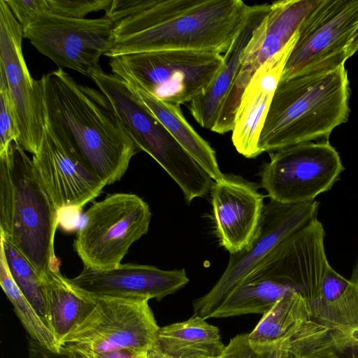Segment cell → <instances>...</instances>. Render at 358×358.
<instances>
[{"label":"cell","mask_w":358,"mask_h":358,"mask_svg":"<svg viewBox=\"0 0 358 358\" xmlns=\"http://www.w3.org/2000/svg\"><path fill=\"white\" fill-rule=\"evenodd\" d=\"M41 79L46 124L106 185L119 181L139 149L107 98L61 68Z\"/></svg>","instance_id":"1"},{"label":"cell","mask_w":358,"mask_h":358,"mask_svg":"<svg viewBox=\"0 0 358 358\" xmlns=\"http://www.w3.org/2000/svg\"><path fill=\"white\" fill-rule=\"evenodd\" d=\"M251 8L241 0H149L142 10L115 23L105 55L166 50L224 55Z\"/></svg>","instance_id":"2"},{"label":"cell","mask_w":358,"mask_h":358,"mask_svg":"<svg viewBox=\"0 0 358 358\" xmlns=\"http://www.w3.org/2000/svg\"><path fill=\"white\" fill-rule=\"evenodd\" d=\"M349 84L345 64L280 80L261 132V152L328 141L333 129L348 120Z\"/></svg>","instance_id":"3"},{"label":"cell","mask_w":358,"mask_h":358,"mask_svg":"<svg viewBox=\"0 0 358 358\" xmlns=\"http://www.w3.org/2000/svg\"><path fill=\"white\" fill-rule=\"evenodd\" d=\"M60 215L17 141L0 155V236L43 275L59 269L54 240Z\"/></svg>","instance_id":"4"},{"label":"cell","mask_w":358,"mask_h":358,"mask_svg":"<svg viewBox=\"0 0 358 358\" xmlns=\"http://www.w3.org/2000/svg\"><path fill=\"white\" fill-rule=\"evenodd\" d=\"M89 78L110 103L124 128L139 150L150 155L173 178L189 204L207 194L212 178L122 80L101 67Z\"/></svg>","instance_id":"5"},{"label":"cell","mask_w":358,"mask_h":358,"mask_svg":"<svg viewBox=\"0 0 358 358\" xmlns=\"http://www.w3.org/2000/svg\"><path fill=\"white\" fill-rule=\"evenodd\" d=\"M222 64L220 53L186 50L127 54L109 62L113 75L131 87L179 106L203 94Z\"/></svg>","instance_id":"6"},{"label":"cell","mask_w":358,"mask_h":358,"mask_svg":"<svg viewBox=\"0 0 358 358\" xmlns=\"http://www.w3.org/2000/svg\"><path fill=\"white\" fill-rule=\"evenodd\" d=\"M148 204L131 193L108 194L85 213L73 248L84 268H115L130 247L146 234L151 220Z\"/></svg>","instance_id":"7"},{"label":"cell","mask_w":358,"mask_h":358,"mask_svg":"<svg viewBox=\"0 0 358 358\" xmlns=\"http://www.w3.org/2000/svg\"><path fill=\"white\" fill-rule=\"evenodd\" d=\"M358 51V0H320L299 29L280 80L334 69Z\"/></svg>","instance_id":"8"},{"label":"cell","mask_w":358,"mask_h":358,"mask_svg":"<svg viewBox=\"0 0 358 358\" xmlns=\"http://www.w3.org/2000/svg\"><path fill=\"white\" fill-rule=\"evenodd\" d=\"M148 301L97 298L96 305L90 315L60 341L61 352L129 350L146 356L155 345L160 328Z\"/></svg>","instance_id":"9"},{"label":"cell","mask_w":358,"mask_h":358,"mask_svg":"<svg viewBox=\"0 0 358 358\" xmlns=\"http://www.w3.org/2000/svg\"><path fill=\"white\" fill-rule=\"evenodd\" d=\"M269 156L260 171V185L271 200L282 203L314 201L331 189L344 170L329 141L293 145Z\"/></svg>","instance_id":"10"},{"label":"cell","mask_w":358,"mask_h":358,"mask_svg":"<svg viewBox=\"0 0 358 358\" xmlns=\"http://www.w3.org/2000/svg\"><path fill=\"white\" fill-rule=\"evenodd\" d=\"M115 25L106 16L75 19L45 13L23 29V36L59 68L89 77L110 49Z\"/></svg>","instance_id":"11"},{"label":"cell","mask_w":358,"mask_h":358,"mask_svg":"<svg viewBox=\"0 0 358 358\" xmlns=\"http://www.w3.org/2000/svg\"><path fill=\"white\" fill-rule=\"evenodd\" d=\"M318 208L319 203L315 200L295 204L270 200L251 245L230 255L227 268L215 285L193 301L194 315L210 318L229 292L280 242L317 217Z\"/></svg>","instance_id":"12"},{"label":"cell","mask_w":358,"mask_h":358,"mask_svg":"<svg viewBox=\"0 0 358 358\" xmlns=\"http://www.w3.org/2000/svg\"><path fill=\"white\" fill-rule=\"evenodd\" d=\"M23 30L5 0H0V69L6 76L19 132L17 142L24 151L37 152L45 127L43 87L34 79L25 62Z\"/></svg>","instance_id":"13"},{"label":"cell","mask_w":358,"mask_h":358,"mask_svg":"<svg viewBox=\"0 0 358 358\" xmlns=\"http://www.w3.org/2000/svg\"><path fill=\"white\" fill-rule=\"evenodd\" d=\"M303 268L296 256L278 244L229 292L210 318L263 315L280 299L300 294Z\"/></svg>","instance_id":"14"},{"label":"cell","mask_w":358,"mask_h":358,"mask_svg":"<svg viewBox=\"0 0 358 358\" xmlns=\"http://www.w3.org/2000/svg\"><path fill=\"white\" fill-rule=\"evenodd\" d=\"M31 160L59 215L67 211L79 213L106 185L58 139L46 123L39 148Z\"/></svg>","instance_id":"15"},{"label":"cell","mask_w":358,"mask_h":358,"mask_svg":"<svg viewBox=\"0 0 358 358\" xmlns=\"http://www.w3.org/2000/svg\"><path fill=\"white\" fill-rule=\"evenodd\" d=\"M271 5L252 6L245 23L223 55V64L215 79L203 94L187 104L190 114L203 128L220 134L232 131L236 115L233 96L242 57Z\"/></svg>","instance_id":"16"},{"label":"cell","mask_w":358,"mask_h":358,"mask_svg":"<svg viewBox=\"0 0 358 358\" xmlns=\"http://www.w3.org/2000/svg\"><path fill=\"white\" fill-rule=\"evenodd\" d=\"M265 196L256 183L225 175L211 187L213 215L220 245L230 255L248 248L262 220Z\"/></svg>","instance_id":"17"},{"label":"cell","mask_w":358,"mask_h":358,"mask_svg":"<svg viewBox=\"0 0 358 358\" xmlns=\"http://www.w3.org/2000/svg\"><path fill=\"white\" fill-rule=\"evenodd\" d=\"M77 287L96 297L160 301L184 287L189 281L184 268L162 270L150 265L121 264L94 270L84 268L69 278Z\"/></svg>","instance_id":"18"},{"label":"cell","mask_w":358,"mask_h":358,"mask_svg":"<svg viewBox=\"0 0 358 358\" xmlns=\"http://www.w3.org/2000/svg\"><path fill=\"white\" fill-rule=\"evenodd\" d=\"M299 31L285 48L263 64L251 78L241 97L235 115L231 141L236 151L252 159L262 152L259 138L287 60Z\"/></svg>","instance_id":"19"},{"label":"cell","mask_w":358,"mask_h":358,"mask_svg":"<svg viewBox=\"0 0 358 358\" xmlns=\"http://www.w3.org/2000/svg\"><path fill=\"white\" fill-rule=\"evenodd\" d=\"M319 2L320 0H282L271 3L242 57L233 96L236 113L244 90L256 71L285 48Z\"/></svg>","instance_id":"20"},{"label":"cell","mask_w":358,"mask_h":358,"mask_svg":"<svg viewBox=\"0 0 358 358\" xmlns=\"http://www.w3.org/2000/svg\"><path fill=\"white\" fill-rule=\"evenodd\" d=\"M330 332L312 319L305 299L294 293L278 300L262 315L248 334V341L258 352L289 351L300 342L321 338Z\"/></svg>","instance_id":"21"},{"label":"cell","mask_w":358,"mask_h":358,"mask_svg":"<svg viewBox=\"0 0 358 358\" xmlns=\"http://www.w3.org/2000/svg\"><path fill=\"white\" fill-rule=\"evenodd\" d=\"M41 276L50 328L60 345L92 311L97 298L72 284L59 269L50 270Z\"/></svg>","instance_id":"22"},{"label":"cell","mask_w":358,"mask_h":358,"mask_svg":"<svg viewBox=\"0 0 358 358\" xmlns=\"http://www.w3.org/2000/svg\"><path fill=\"white\" fill-rule=\"evenodd\" d=\"M154 346L173 358H218L225 349L219 329L197 315L160 327Z\"/></svg>","instance_id":"23"},{"label":"cell","mask_w":358,"mask_h":358,"mask_svg":"<svg viewBox=\"0 0 358 358\" xmlns=\"http://www.w3.org/2000/svg\"><path fill=\"white\" fill-rule=\"evenodd\" d=\"M131 88L213 180L218 182L224 179L225 174L219 168L215 150L187 121L180 106L159 100L143 90Z\"/></svg>","instance_id":"24"},{"label":"cell","mask_w":358,"mask_h":358,"mask_svg":"<svg viewBox=\"0 0 358 358\" xmlns=\"http://www.w3.org/2000/svg\"><path fill=\"white\" fill-rule=\"evenodd\" d=\"M0 284L29 336L49 353L59 355L61 347L59 342L15 282L1 249Z\"/></svg>","instance_id":"25"},{"label":"cell","mask_w":358,"mask_h":358,"mask_svg":"<svg viewBox=\"0 0 358 358\" xmlns=\"http://www.w3.org/2000/svg\"><path fill=\"white\" fill-rule=\"evenodd\" d=\"M0 249L3 252L15 282L50 329L41 275L20 250L2 236H0Z\"/></svg>","instance_id":"26"},{"label":"cell","mask_w":358,"mask_h":358,"mask_svg":"<svg viewBox=\"0 0 358 358\" xmlns=\"http://www.w3.org/2000/svg\"><path fill=\"white\" fill-rule=\"evenodd\" d=\"M18 136L6 76L0 69V155L7 152L11 143L17 141Z\"/></svg>","instance_id":"27"},{"label":"cell","mask_w":358,"mask_h":358,"mask_svg":"<svg viewBox=\"0 0 358 358\" xmlns=\"http://www.w3.org/2000/svg\"><path fill=\"white\" fill-rule=\"evenodd\" d=\"M112 0H46L48 13L75 19H83L92 12L106 10Z\"/></svg>","instance_id":"28"},{"label":"cell","mask_w":358,"mask_h":358,"mask_svg":"<svg viewBox=\"0 0 358 358\" xmlns=\"http://www.w3.org/2000/svg\"><path fill=\"white\" fill-rule=\"evenodd\" d=\"M287 350L279 349L268 352L254 350L248 341V334H239L231 338L225 346L222 358H281Z\"/></svg>","instance_id":"29"},{"label":"cell","mask_w":358,"mask_h":358,"mask_svg":"<svg viewBox=\"0 0 358 358\" xmlns=\"http://www.w3.org/2000/svg\"><path fill=\"white\" fill-rule=\"evenodd\" d=\"M22 30L40 15L48 13L46 0H5Z\"/></svg>","instance_id":"30"},{"label":"cell","mask_w":358,"mask_h":358,"mask_svg":"<svg viewBox=\"0 0 358 358\" xmlns=\"http://www.w3.org/2000/svg\"><path fill=\"white\" fill-rule=\"evenodd\" d=\"M350 280L358 285V259ZM331 345L343 358H358V329L346 334L331 333Z\"/></svg>","instance_id":"31"},{"label":"cell","mask_w":358,"mask_h":358,"mask_svg":"<svg viewBox=\"0 0 358 358\" xmlns=\"http://www.w3.org/2000/svg\"><path fill=\"white\" fill-rule=\"evenodd\" d=\"M149 0H112L105 10L106 17L117 23L142 10Z\"/></svg>","instance_id":"32"},{"label":"cell","mask_w":358,"mask_h":358,"mask_svg":"<svg viewBox=\"0 0 358 358\" xmlns=\"http://www.w3.org/2000/svg\"><path fill=\"white\" fill-rule=\"evenodd\" d=\"M299 358H343L331 345L330 338L322 345L299 356Z\"/></svg>","instance_id":"33"},{"label":"cell","mask_w":358,"mask_h":358,"mask_svg":"<svg viewBox=\"0 0 358 358\" xmlns=\"http://www.w3.org/2000/svg\"><path fill=\"white\" fill-rule=\"evenodd\" d=\"M80 352H83L88 358H146L147 356L137 354L129 350H119L103 352H85L83 351Z\"/></svg>","instance_id":"34"},{"label":"cell","mask_w":358,"mask_h":358,"mask_svg":"<svg viewBox=\"0 0 358 358\" xmlns=\"http://www.w3.org/2000/svg\"><path fill=\"white\" fill-rule=\"evenodd\" d=\"M146 358H173L153 346L148 352Z\"/></svg>","instance_id":"35"},{"label":"cell","mask_w":358,"mask_h":358,"mask_svg":"<svg viewBox=\"0 0 358 358\" xmlns=\"http://www.w3.org/2000/svg\"><path fill=\"white\" fill-rule=\"evenodd\" d=\"M281 358H299V356L294 353L287 351L283 354Z\"/></svg>","instance_id":"36"},{"label":"cell","mask_w":358,"mask_h":358,"mask_svg":"<svg viewBox=\"0 0 358 358\" xmlns=\"http://www.w3.org/2000/svg\"><path fill=\"white\" fill-rule=\"evenodd\" d=\"M218 358H222V357H218Z\"/></svg>","instance_id":"37"}]
</instances>
